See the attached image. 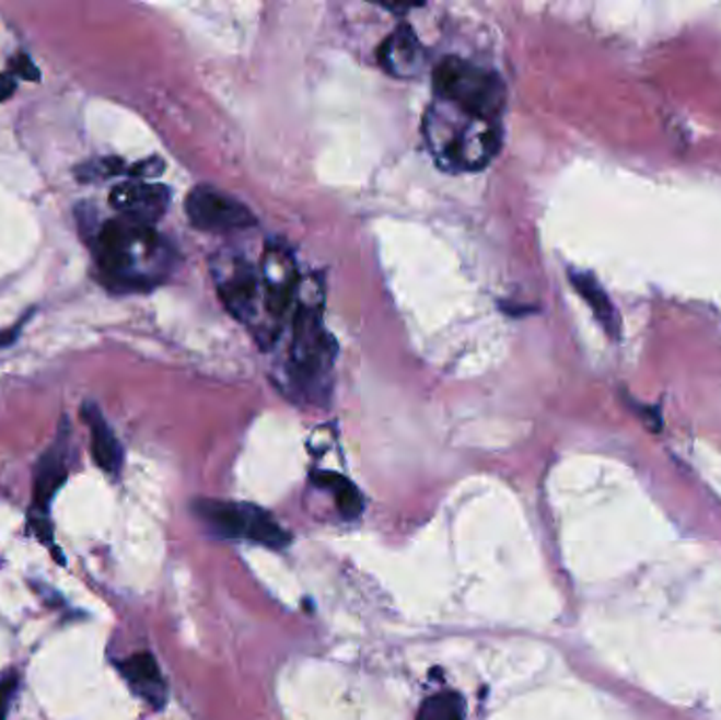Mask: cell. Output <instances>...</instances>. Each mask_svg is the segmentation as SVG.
<instances>
[{
	"label": "cell",
	"mask_w": 721,
	"mask_h": 720,
	"mask_svg": "<svg viewBox=\"0 0 721 720\" xmlns=\"http://www.w3.org/2000/svg\"><path fill=\"white\" fill-rule=\"evenodd\" d=\"M325 290L321 275L300 281L293 301L291 347L288 376L295 393L306 402H325L329 391V374L336 360V342L323 328Z\"/></svg>",
	"instance_id": "obj_1"
},
{
	"label": "cell",
	"mask_w": 721,
	"mask_h": 720,
	"mask_svg": "<svg viewBox=\"0 0 721 720\" xmlns=\"http://www.w3.org/2000/svg\"><path fill=\"white\" fill-rule=\"evenodd\" d=\"M422 131L434 163L445 172L484 170L502 142L500 120L470 115L439 97L425 113Z\"/></svg>",
	"instance_id": "obj_2"
},
{
	"label": "cell",
	"mask_w": 721,
	"mask_h": 720,
	"mask_svg": "<svg viewBox=\"0 0 721 720\" xmlns=\"http://www.w3.org/2000/svg\"><path fill=\"white\" fill-rule=\"evenodd\" d=\"M433 85L439 100H445L484 119H498L500 111L504 108V81L493 70L456 56H450L437 63Z\"/></svg>",
	"instance_id": "obj_3"
},
{
	"label": "cell",
	"mask_w": 721,
	"mask_h": 720,
	"mask_svg": "<svg viewBox=\"0 0 721 720\" xmlns=\"http://www.w3.org/2000/svg\"><path fill=\"white\" fill-rule=\"evenodd\" d=\"M195 513L211 535L224 539L254 541L270 549H283L291 543L288 531L268 511L252 503L201 499L195 503Z\"/></svg>",
	"instance_id": "obj_4"
},
{
	"label": "cell",
	"mask_w": 721,
	"mask_h": 720,
	"mask_svg": "<svg viewBox=\"0 0 721 720\" xmlns=\"http://www.w3.org/2000/svg\"><path fill=\"white\" fill-rule=\"evenodd\" d=\"M209 267L224 306L239 322L252 324L264 306L260 270L254 269V265L236 252H218Z\"/></svg>",
	"instance_id": "obj_5"
},
{
	"label": "cell",
	"mask_w": 721,
	"mask_h": 720,
	"mask_svg": "<svg viewBox=\"0 0 721 720\" xmlns=\"http://www.w3.org/2000/svg\"><path fill=\"white\" fill-rule=\"evenodd\" d=\"M186 216L195 229L207 233H232L256 224L247 206L213 186H197L188 195Z\"/></svg>",
	"instance_id": "obj_6"
},
{
	"label": "cell",
	"mask_w": 721,
	"mask_h": 720,
	"mask_svg": "<svg viewBox=\"0 0 721 720\" xmlns=\"http://www.w3.org/2000/svg\"><path fill=\"white\" fill-rule=\"evenodd\" d=\"M261 302L275 324L288 313L295 301L300 277L293 254L283 243H268L260 260Z\"/></svg>",
	"instance_id": "obj_7"
},
{
	"label": "cell",
	"mask_w": 721,
	"mask_h": 720,
	"mask_svg": "<svg viewBox=\"0 0 721 720\" xmlns=\"http://www.w3.org/2000/svg\"><path fill=\"white\" fill-rule=\"evenodd\" d=\"M172 201V190L163 184L133 181L123 182L111 190V206L123 213V218L150 224L156 222Z\"/></svg>",
	"instance_id": "obj_8"
},
{
	"label": "cell",
	"mask_w": 721,
	"mask_h": 720,
	"mask_svg": "<svg viewBox=\"0 0 721 720\" xmlns=\"http://www.w3.org/2000/svg\"><path fill=\"white\" fill-rule=\"evenodd\" d=\"M377 61L391 77L414 79L425 70L427 54L416 32L407 24H402L382 40L377 49Z\"/></svg>",
	"instance_id": "obj_9"
},
{
	"label": "cell",
	"mask_w": 721,
	"mask_h": 720,
	"mask_svg": "<svg viewBox=\"0 0 721 720\" xmlns=\"http://www.w3.org/2000/svg\"><path fill=\"white\" fill-rule=\"evenodd\" d=\"M120 676L136 695H140L152 708H163L167 701V685L161 667L150 653H136L116 663Z\"/></svg>",
	"instance_id": "obj_10"
},
{
	"label": "cell",
	"mask_w": 721,
	"mask_h": 720,
	"mask_svg": "<svg viewBox=\"0 0 721 720\" xmlns=\"http://www.w3.org/2000/svg\"><path fill=\"white\" fill-rule=\"evenodd\" d=\"M81 417L85 419L91 431V454L95 465L106 474H118L123 467V446L113 427L104 419L95 404H85L81 408Z\"/></svg>",
	"instance_id": "obj_11"
},
{
	"label": "cell",
	"mask_w": 721,
	"mask_h": 720,
	"mask_svg": "<svg viewBox=\"0 0 721 720\" xmlns=\"http://www.w3.org/2000/svg\"><path fill=\"white\" fill-rule=\"evenodd\" d=\"M63 438H59L54 449L43 454L36 476H34V515H45L54 497L58 495L59 488L68 478V467L63 458Z\"/></svg>",
	"instance_id": "obj_12"
},
{
	"label": "cell",
	"mask_w": 721,
	"mask_h": 720,
	"mask_svg": "<svg viewBox=\"0 0 721 720\" xmlns=\"http://www.w3.org/2000/svg\"><path fill=\"white\" fill-rule=\"evenodd\" d=\"M570 281L574 283L578 294L589 302V306L593 309L595 317L606 328L607 334L612 338H618L620 320H618V313H616L614 304L609 301V297L604 292V288L600 286V281L591 272L577 269H570Z\"/></svg>",
	"instance_id": "obj_13"
},
{
	"label": "cell",
	"mask_w": 721,
	"mask_h": 720,
	"mask_svg": "<svg viewBox=\"0 0 721 720\" xmlns=\"http://www.w3.org/2000/svg\"><path fill=\"white\" fill-rule=\"evenodd\" d=\"M317 484L329 488L336 497V503H338V510L342 513V518L347 520H354L361 515L363 511V499H361V492L357 490V486L352 481H348L347 478L342 476H336V474H318Z\"/></svg>",
	"instance_id": "obj_14"
},
{
	"label": "cell",
	"mask_w": 721,
	"mask_h": 720,
	"mask_svg": "<svg viewBox=\"0 0 721 720\" xmlns=\"http://www.w3.org/2000/svg\"><path fill=\"white\" fill-rule=\"evenodd\" d=\"M416 720H464V699L454 690L434 693L422 704Z\"/></svg>",
	"instance_id": "obj_15"
},
{
	"label": "cell",
	"mask_w": 721,
	"mask_h": 720,
	"mask_svg": "<svg viewBox=\"0 0 721 720\" xmlns=\"http://www.w3.org/2000/svg\"><path fill=\"white\" fill-rule=\"evenodd\" d=\"M123 170H125V165L120 159L108 156V159H97V161L81 165L77 170V176H79V181L83 182L102 181V178H111V176L120 174Z\"/></svg>",
	"instance_id": "obj_16"
},
{
	"label": "cell",
	"mask_w": 721,
	"mask_h": 720,
	"mask_svg": "<svg viewBox=\"0 0 721 720\" xmlns=\"http://www.w3.org/2000/svg\"><path fill=\"white\" fill-rule=\"evenodd\" d=\"M18 683H20V678L15 672H4L0 676V720H7L9 717L13 695L18 693Z\"/></svg>",
	"instance_id": "obj_17"
},
{
	"label": "cell",
	"mask_w": 721,
	"mask_h": 720,
	"mask_svg": "<svg viewBox=\"0 0 721 720\" xmlns=\"http://www.w3.org/2000/svg\"><path fill=\"white\" fill-rule=\"evenodd\" d=\"M13 66V72L20 77V79H26V81H38L40 79V72L36 68V63L30 60L28 56L20 54L15 60L11 61Z\"/></svg>",
	"instance_id": "obj_18"
},
{
	"label": "cell",
	"mask_w": 721,
	"mask_h": 720,
	"mask_svg": "<svg viewBox=\"0 0 721 720\" xmlns=\"http://www.w3.org/2000/svg\"><path fill=\"white\" fill-rule=\"evenodd\" d=\"M163 172V161L161 159H148L138 165L131 167V174L136 178H144V176H159Z\"/></svg>",
	"instance_id": "obj_19"
},
{
	"label": "cell",
	"mask_w": 721,
	"mask_h": 720,
	"mask_svg": "<svg viewBox=\"0 0 721 720\" xmlns=\"http://www.w3.org/2000/svg\"><path fill=\"white\" fill-rule=\"evenodd\" d=\"M18 90L15 79L11 74H0V102H7Z\"/></svg>",
	"instance_id": "obj_20"
},
{
	"label": "cell",
	"mask_w": 721,
	"mask_h": 720,
	"mask_svg": "<svg viewBox=\"0 0 721 720\" xmlns=\"http://www.w3.org/2000/svg\"><path fill=\"white\" fill-rule=\"evenodd\" d=\"M20 328H22V324H20L18 328H11V330L0 332V349L18 340V336H20Z\"/></svg>",
	"instance_id": "obj_21"
}]
</instances>
